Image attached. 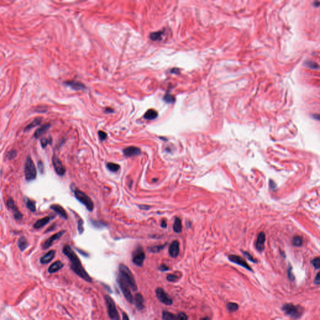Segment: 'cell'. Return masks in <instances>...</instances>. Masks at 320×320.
I'll use <instances>...</instances> for the list:
<instances>
[{"mask_svg": "<svg viewBox=\"0 0 320 320\" xmlns=\"http://www.w3.org/2000/svg\"><path fill=\"white\" fill-rule=\"evenodd\" d=\"M52 162H53V165L54 166L55 170L57 172V173L60 176H63L65 174L66 170L63 165L60 159L56 156L54 155L53 156L52 158Z\"/></svg>", "mask_w": 320, "mask_h": 320, "instance_id": "11", "label": "cell"}, {"mask_svg": "<svg viewBox=\"0 0 320 320\" xmlns=\"http://www.w3.org/2000/svg\"><path fill=\"white\" fill-rule=\"evenodd\" d=\"M270 188H271V189H275L276 187L275 183L273 180H270Z\"/></svg>", "mask_w": 320, "mask_h": 320, "instance_id": "50", "label": "cell"}, {"mask_svg": "<svg viewBox=\"0 0 320 320\" xmlns=\"http://www.w3.org/2000/svg\"><path fill=\"white\" fill-rule=\"evenodd\" d=\"M106 167H107V168L111 172H116L119 170L120 166L118 164L110 162L106 165Z\"/></svg>", "mask_w": 320, "mask_h": 320, "instance_id": "30", "label": "cell"}, {"mask_svg": "<svg viewBox=\"0 0 320 320\" xmlns=\"http://www.w3.org/2000/svg\"><path fill=\"white\" fill-rule=\"evenodd\" d=\"M159 270H161L162 271H166L169 270V268L165 264H162L161 266H160V267L159 268Z\"/></svg>", "mask_w": 320, "mask_h": 320, "instance_id": "48", "label": "cell"}, {"mask_svg": "<svg viewBox=\"0 0 320 320\" xmlns=\"http://www.w3.org/2000/svg\"><path fill=\"white\" fill-rule=\"evenodd\" d=\"M288 278L289 279L291 280V281H294L295 279V276L292 273V268L291 266H290L289 268H288Z\"/></svg>", "mask_w": 320, "mask_h": 320, "instance_id": "43", "label": "cell"}, {"mask_svg": "<svg viewBox=\"0 0 320 320\" xmlns=\"http://www.w3.org/2000/svg\"><path fill=\"white\" fill-rule=\"evenodd\" d=\"M124 155L127 157H133L141 154V150L136 146H129L124 149Z\"/></svg>", "mask_w": 320, "mask_h": 320, "instance_id": "15", "label": "cell"}, {"mask_svg": "<svg viewBox=\"0 0 320 320\" xmlns=\"http://www.w3.org/2000/svg\"><path fill=\"white\" fill-rule=\"evenodd\" d=\"M64 233H65V231L62 230V231H60V232H59L58 233H56L55 235H53V236L49 237L43 244V245H42L43 248L45 249H45L49 248L52 245L53 241L60 239Z\"/></svg>", "mask_w": 320, "mask_h": 320, "instance_id": "13", "label": "cell"}, {"mask_svg": "<svg viewBox=\"0 0 320 320\" xmlns=\"http://www.w3.org/2000/svg\"><path fill=\"white\" fill-rule=\"evenodd\" d=\"M64 266V264L61 261H57L53 263L48 268V272L49 273H54L58 271Z\"/></svg>", "mask_w": 320, "mask_h": 320, "instance_id": "20", "label": "cell"}, {"mask_svg": "<svg viewBox=\"0 0 320 320\" xmlns=\"http://www.w3.org/2000/svg\"><path fill=\"white\" fill-rule=\"evenodd\" d=\"M55 253H56V252L55 250H50L49 252H48L46 254H45L44 256H43L40 258V263L43 264L49 263L50 261H51L53 260V258H55Z\"/></svg>", "mask_w": 320, "mask_h": 320, "instance_id": "19", "label": "cell"}, {"mask_svg": "<svg viewBox=\"0 0 320 320\" xmlns=\"http://www.w3.org/2000/svg\"><path fill=\"white\" fill-rule=\"evenodd\" d=\"M16 154H17V153H16V151L15 150H11L10 151L8 154H7V158L9 159H13L14 158H15V157L16 156Z\"/></svg>", "mask_w": 320, "mask_h": 320, "instance_id": "40", "label": "cell"}, {"mask_svg": "<svg viewBox=\"0 0 320 320\" xmlns=\"http://www.w3.org/2000/svg\"><path fill=\"white\" fill-rule=\"evenodd\" d=\"M314 283L316 284V285H319V284H320V273H318L315 277Z\"/></svg>", "mask_w": 320, "mask_h": 320, "instance_id": "47", "label": "cell"}, {"mask_svg": "<svg viewBox=\"0 0 320 320\" xmlns=\"http://www.w3.org/2000/svg\"><path fill=\"white\" fill-rule=\"evenodd\" d=\"M38 169H39V171H40L41 173H43L44 172V165H43V163L42 162H39L38 163Z\"/></svg>", "mask_w": 320, "mask_h": 320, "instance_id": "46", "label": "cell"}, {"mask_svg": "<svg viewBox=\"0 0 320 320\" xmlns=\"http://www.w3.org/2000/svg\"><path fill=\"white\" fill-rule=\"evenodd\" d=\"M92 224H93V225H94L95 226H96V227H100L101 226H100V224H101V225L103 226V223H101V222H100V221H92Z\"/></svg>", "mask_w": 320, "mask_h": 320, "instance_id": "49", "label": "cell"}, {"mask_svg": "<svg viewBox=\"0 0 320 320\" xmlns=\"http://www.w3.org/2000/svg\"><path fill=\"white\" fill-rule=\"evenodd\" d=\"M145 259V253L141 249H137L133 253V262L135 264L138 266H141L143 264Z\"/></svg>", "mask_w": 320, "mask_h": 320, "instance_id": "10", "label": "cell"}, {"mask_svg": "<svg viewBox=\"0 0 320 320\" xmlns=\"http://www.w3.org/2000/svg\"><path fill=\"white\" fill-rule=\"evenodd\" d=\"M180 253V244L178 241H173L169 248V254L172 258H176Z\"/></svg>", "mask_w": 320, "mask_h": 320, "instance_id": "14", "label": "cell"}, {"mask_svg": "<svg viewBox=\"0 0 320 320\" xmlns=\"http://www.w3.org/2000/svg\"><path fill=\"white\" fill-rule=\"evenodd\" d=\"M165 246H166V244L153 246V247H151L149 248V251L151 252H153V253H158L161 250H162Z\"/></svg>", "mask_w": 320, "mask_h": 320, "instance_id": "34", "label": "cell"}, {"mask_svg": "<svg viewBox=\"0 0 320 320\" xmlns=\"http://www.w3.org/2000/svg\"><path fill=\"white\" fill-rule=\"evenodd\" d=\"M166 279L168 281L173 282V281H175L178 279V276L176 275H168L166 277Z\"/></svg>", "mask_w": 320, "mask_h": 320, "instance_id": "42", "label": "cell"}, {"mask_svg": "<svg viewBox=\"0 0 320 320\" xmlns=\"http://www.w3.org/2000/svg\"><path fill=\"white\" fill-rule=\"evenodd\" d=\"M292 243L295 246L299 247L303 244V239L299 236H296L293 238Z\"/></svg>", "mask_w": 320, "mask_h": 320, "instance_id": "32", "label": "cell"}, {"mask_svg": "<svg viewBox=\"0 0 320 320\" xmlns=\"http://www.w3.org/2000/svg\"><path fill=\"white\" fill-rule=\"evenodd\" d=\"M243 255L246 256V258H247L249 260L251 261L252 262H253V263H257V261H256V260H255V259L253 258V256H252L250 253H248V252H243Z\"/></svg>", "mask_w": 320, "mask_h": 320, "instance_id": "41", "label": "cell"}, {"mask_svg": "<svg viewBox=\"0 0 320 320\" xmlns=\"http://www.w3.org/2000/svg\"><path fill=\"white\" fill-rule=\"evenodd\" d=\"M41 121H42V118H36L34 120H33L30 124H29L25 128V131H29L30 129H32V128H34L35 127L40 125V124L41 123Z\"/></svg>", "mask_w": 320, "mask_h": 320, "instance_id": "26", "label": "cell"}, {"mask_svg": "<svg viewBox=\"0 0 320 320\" xmlns=\"http://www.w3.org/2000/svg\"><path fill=\"white\" fill-rule=\"evenodd\" d=\"M200 320H209V319L208 317H205L203 318H201Z\"/></svg>", "mask_w": 320, "mask_h": 320, "instance_id": "54", "label": "cell"}, {"mask_svg": "<svg viewBox=\"0 0 320 320\" xmlns=\"http://www.w3.org/2000/svg\"><path fill=\"white\" fill-rule=\"evenodd\" d=\"M37 174V170L32 159L30 157H28L25 165V176L26 180L28 181L34 180L36 179Z\"/></svg>", "mask_w": 320, "mask_h": 320, "instance_id": "4", "label": "cell"}, {"mask_svg": "<svg viewBox=\"0 0 320 320\" xmlns=\"http://www.w3.org/2000/svg\"><path fill=\"white\" fill-rule=\"evenodd\" d=\"M163 31H157V32H154V33H152L150 34V38L151 40H152L153 41H157V40H159L162 39V35H163Z\"/></svg>", "mask_w": 320, "mask_h": 320, "instance_id": "29", "label": "cell"}, {"mask_svg": "<svg viewBox=\"0 0 320 320\" xmlns=\"http://www.w3.org/2000/svg\"><path fill=\"white\" fill-rule=\"evenodd\" d=\"M122 315H123V320H130V318L126 313H123Z\"/></svg>", "mask_w": 320, "mask_h": 320, "instance_id": "51", "label": "cell"}, {"mask_svg": "<svg viewBox=\"0 0 320 320\" xmlns=\"http://www.w3.org/2000/svg\"><path fill=\"white\" fill-rule=\"evenodd\" d=\"M265 240H266V236H265L264 233H263V232L260 233L258 236L257 240H256V242L255 244L256 248L258 252H261L263 251L264 248Z\"/></svg>", "mask_w": 320, "mask_h": 320, "instance_id": "16", "label": "cell"}, {"mask_svg": "<svg viewBox=\"0 0 320 320\" xmlns=\"http://www.w3.org/2000/svg\"><path fill=\"white\" fill-rule=\"evenodd\" d=\"M50 208L51 209H53V211L57 212L58 214H59L61 217H63L65 220L68 219V215H67L65 209L60 205H57V204L52 205L50 206Z\"/></svg>", "mask_w": 320, "mask_h": 320, "instance_id": "18", "label": "cell"}, {"mask_svg": "<svg viewBox=\"0 0 320 320\" xmlns=\"http://www.w3.org/2000/svg\"><path fill=\"white\" fill-rule=\"evenodd\" d=\"M173 228V230L174 232H176L177 233H179L181 232L182 223H181V220L179 218L177 217L175 218Z\"/></svg>", "mask_w": 320, "mask_h": 320, "instance_id": "25", "label": "cell"}, {"mask_svg": "<svg viewBox=\"0 0 320 320\" xmlns=\"http://www.w3.org/2000/svg\"><path fill=\"white\" fill-rule=\"evenodd\" d=\"M161 226H162V228H166V226H167V223H166V221H165V220H163L162 221Z\"/></svg>", "mask_w": 320, "mask_h": 320, "instance_id": "53", "label": "cell"}, {"mask_svg": "<svg viewBox=\"0 0 320 320\" xmlns=\"http://www.w3.org/2000/svg\"><path fill=\"white\" fill-rule=\"evenodd\" d=\"M156 295L157 298L160 302L166 305H171L173 304V299L162 288H158L156 290Z\"/></svg>", "mask_w": 320, "mask_h": 320, "instance_id": "7", "label": "cell"}, {"mask_svg": "<svg viewBox=\"0 0 320 320\" xmlns=\"http://www.w3.org/2000/svg\"><path fill=\"white\" fill-rule=\"evenodd\" d=\"M63 253L69 260L71 263V268L78 276L84 279L86 281H92V278L86 271L83 266H82L79 258L70 246L68 244L65 245L63 248Z\"/></svg>", "mask_w": 320, "mask_h": 320, "instance_id": "1", "label": "cell"}, {"mask_svg": "<svg viewBox=\"0 0 320 320\" xmlns=\"http://www.w3.org/2000/svg\"><path fill=\"white\" fill-rule=\"evenodd\" d=\"M6 205L8 206V208L10 209H11L13 212V215H14V217L16 220H21L22 218V214L21 213V212L19 211V209H18L17 206L15 205L14 204V201H13V200L12 198H9L7 201V203H6Z\"/></svg>", "mask_w": 320, "mask_h": 320, "instance_id": "12", "label": "cell"}, {"mask_svg": "<svg viewBox=\"0 0 320 320\" xmlns=\"http://www.w3.org/2000/svg\"><path fill=\"white\" fill-rule=\"evenodd\" d=\"M51 138H42L41 139V146L44 148L45 147H46V146L51 143Z\"/></svg>", "mask_w": 320, "mask_h": 320, "instance_id": "37", "label": "cell"}, {"mask_svg": "<svg viewBox=\"0 0 320 320\" xmlns=\"http://www.w3.org/2000/svg\"><path fill=\"white\" fill-rule=\"evenodd\" d=\"M227 310L230 312H235L238 310L239 308V306L237 303H228L226 305Z\"/></svg>", "mask_w": 320, "mask_h": 320, "instance_id": "31", "label": "cell"}, {"mask_svg": "<svg viewBox=\"0 0 320 320\" xmlns=\"http://www.w3.org/2000/svg\"><path fill=\"white\" fill-rule=\"evenodd\" d=\"M75 196L81 203L85 206L88 211H92L93 210L94 203L93 201L84 192L79 189H76L75 191Z\"/></svg>", "mask_w": 320, "mask_h": 320, "instance_id": "5", "label": "cell"}, {"mask_svg": "<svg viewBox=\"0 0 320 320\" xmlns=\"http://www.w3.org/2000/svg\"><path fill=\"white\" fill-rule=\"evenodd\" d=\"M228 260L230 261H232L235 264H237L242 266V267L248 270V271H253L252 268L250 267V266H249V264L246 263V261L241 256H239L237 255H231L228 256Z\"/></svg>", "mask_w": 320, "mask_h": 320, "instance_id": "9", "label": "cell"}, {"mask_svg": "<svg viewBox=\"0 0 320 320\" xmlns=\"http://www.w3.org/2000/svg\"><path fill=\"white\" fill-rule=\"evenodd\" d=\"M311 264L314 266V268L316 270H319L320 268V259L319 257H317L313 259L311 261Z\"/></svg>", "mask_w": 320, "mask_h": 320, "instance_id": "35", "label": "cell"}, {"mask_svg": "<svg viewBox=\"0 0 320 320\" xmlns=\"http://www.w3.org/2000/svg\"><path fill=\"white\" fill-rule=\"evenodd\" d=\"M306 64H307V66H309L310 68H313V69L318 68V64H317L316 63L313 62V61H309V62H307V63H306Z\"/></svg>", "mask_w": 320, "mask_h": 320, "instance_id": "44", "label": "cell"}, {"mask_svg": "<svg viewBox=\"0 0 320 320\" xmlns=\"http://www.w3.org/2000/svg\"><path fill=\"white\" fill-rule=\"evenodd\" d=\"M163 99H164V101H165V102L168 103H173V102L174 101V100H175L174 96H172V95H166L164 96Z\"/></svg>", "mask_w": 320, "mask_h": 320, "instance_id": "38", "label": "cell"}, {"mask_svg": "<svg viewBox=\"0 0 320 320\" xmlns=\"http://www.w3.org/2000/svg\"><path fill=\"white\" fill-rule=\"evenodd\" d=\"M139 206L140 209H144V210H147V209H150V206H145V205H140V206Z\"/></svg>", "mask_w": 320, "mask_h": 320, "instance_id": "52", "label": "cell"}, {"mask_svg": "<svg viewBox=\"0 0 320 320\" xmlns=\"http://www.w3.org/2000/svg\"><path fill=\"white\" fill-rule=\"evenodd\" d=\"M118 278H120L122 281L125 283L133 291H135L137 290L138 288L133 275L126 265L123 264L119 265Z\"/></svg>", "mask_w": 320, "mask_h": 320, "instance_id": "2", "label": "cell"}, {"mask_svg": "<svg viewBox=\"0 0 320 320\" xmlns=\"http://www.w3.org/2000/svg\"><path fill=\"white\" fill-rule=\"evenodd\" d=\"M17 244L20 250V251H21V252H23L24 250H25L26 249L28 248V246H29V244L28 243L26 238L24 236H22L20 238H19Z\"/></svg>", "mask_w": 320, "mask_h": 320, "instance_id": "23", "label": "cell"}, {"mask_svg": "<svg viewBox=\"0 0 320 320\" xmlns=\"http://www.w3.org/2000/svg\"><path fill=\"white\" fill-rule=\"evenodd\" d=\"M66 83L68 86H70L71 88L76 90H83V89L85 88V86L83 84H82L80 82H78V81H72L67 82Z\"/></svg>", "mask_w": 320, "mask_h": 320, "instance_id": "24", "label": "cell"}, {"mask_svg": "<svg viewBox=\"0 0 320 320\" xmlns=\"http://www.w3.org/2000/svg\"><path fill=\"white\" fill-rule=\"evenodd\" d=\"M106 306L108 308V313L111 320H119V316L116 310L113 299L108 295H106L104 297Z\"/></svg>", "mask_w": 320, "mask_h": 320, "instance_id": "6", "label": "cell"}, {"mask_svg": "<svg viewBox=\"0 0 320 320\" xmlns=\"http://www.w3.org/2000/svg\"><path fill=\"white\" fill-rule=\"evenodd\" d=\"M53 218L51 217H45L42 219H40L38 221H37L36 223H34L33 227L34 228L36 229H39V228H42L43 226H45L46 224L48 223V222L52 219Z\"/></svg>", "mask_w": 320, "mask_h": 320, "instance_id": "21", "label": "cell"}, {"mask_svg": "<svg viewBox=\"0 0 320 320\" xmlns=\"http://www.w3.org/2000/svg\"><path fill=\"white\" fill-rule=\"evenodd\" d=\"M157 116H158V112L156 110H153V109H150V110H148L144 115L145 118H146L147 119H151V120L156 118Z\"/></svg>", "mask_w": 320, "mask_h": 320, "instance_id": "27", "label": "cell"}, {"mask_svg": "<svg viewBox=\"0 0 320 320\" xmlns=\"http://www.w3.org/2000/svg\"><path fill=\"white\" fill-rule=\"evenodd\" d=\"M98 135H99V136H100V138L101 139V140H104L106 137H107V134H106L105 132L104 131H100L98 132Z\"/></svg>", "mask_w": 320, "mask_h": 320, "instance_id": "45", "label": "cell"}, {"mask_svg": "<svg viewBox=\"0 0 320 320\" xmlns=\"http://www.w3.org/2000/svg\"><path fill=\"white\" fill-rule=\"evenodd\" d=\"M136 308L138 310H143L145 307V300L143 296L140 293H138L135 295V299L133 301Z\"/></svg>", "mask_w": 320, "mask_h": 320, "instance_id": "17", "label": "cell"}, {"mask_svg": "<svg viewBox=\"0 0 320 320\" xmlns=\"http://www.w3.org/2000/svg\"><path fill=\"white\" fill-rule=\"evenodd\" d=\"M117 283L119 284V287L122 293H123L124 298L127 299V300L129 302V303H133L134 299H133L132 294L130 290V288L125 283L123 282L122 280L120 278H119L118 277L117 278Z\"/></svg>", "mask_w": 320, "mask_h": 320, "instance_id": "8", "label": "cell"}, {"mask_svg": "<svg viewBox=\"0 0 320 320\" xmlns=\"http://www.w3.org/2000/svg\"><path fill=\"white\" fill-rule=\"evenodd\" d=\"M188 316L183 312H181L176 316V320H188Z\"/></svg>", "mask_w": 320, "mask_h": 320, "instance_id": "39", "label": "cell"}, {"mask_svg": "<svg viewBox=\"0 0 320 320\" xmlns=\"http://www.w3.org/2000/svg\"><path fill=\"white\" fill-rule=\"evenodd\" d=\"M49 127H50V124H44V125L41 127L40 128L37 129V130L35 131V133L34 134V136L36 138H40V136H41L43 134H45L48 130Z\"/></svg>", "mask_w": 320, "mask_h": 320, "instance_id": "22", "label": "cell"}, {"mask_svg": "<svg viewBox=\"0 0 320 320\" xmlns=\"http://www.w3.org/2000/svg\"><path fill=\"white\" fill-rule=\"evenodd\" d=\"M162 318L163 320H176V316L174 314L166 311H163L162 313Z\"/></svg>", "mask_w": 320, "mask_h": 320, "instance_id": "28", "label": "cell"}, {"mask_svg": "<svg viewBox=\"0 0 320 320\" xmlns=\"http://www.w3.org/2000/svg\"><path fill=\"white\" fill-rule=\"evenodd\" d=\"M78 232L80 234H82L84 232L83 220L81 218H80L78 221Z\"/></svg>", "mask_w": 320, "mask_h": 320, "instance_id": "36", "label": "cell"}, {"mask_svg": "<svg viewBox=\"0 0 320 320\" xmlns=\"http://www.w3.org/2000/svg\"><path fill=\"white\" fill-rule=\"evenodd\" d=\"M26 206L31 211V212H35L36 211V205L33 201L31 200H27L26 201Z\"/></svg>", "mask_w": 320, "mask_h": 320, "instance_id": "33", "label": "cell"}, {"mask_svg": "<svg viewBox=\"0 0 320 320\" xmlns=\"http://www.w3.org/2000/svg\"><path fill=\"white\" fill-rule=\"evenodd\" d=\"M282 310L287 315L294 319H299L303 315L304 309L301 306L298 305L295 306L292 303H287L284 305L282 307Z\"/></svg>", "mask_w": 320, "mask_h": 320, "instance_id": "3", "label": "cell"}]
</instances>
